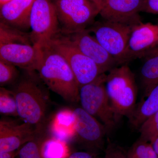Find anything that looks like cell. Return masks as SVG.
Instances as JSON below:
<instances>
[{
	"mask_svg": "<svg viewBox=\"0 0 158 158\" xmlns=\"http://www.w3.org/2000/svg\"><path fill=\"white\" fill-rule=\"evenodd\" d=\"M39 48L36 70L41 81L67 101H79L80 86L68 62L49 44Z\"/></svg>",
	"mask_w": 158,
	"mask_h": 158,
	"instance_id": "6da1fadb",
	"label": "cell"
},
{
	"mask_svg": "<svg viewBox=\"0 0 158 158\" xmlns=\"http://www.w3.org/2000/svg\"><path fill=\"white\" fill-rule=\"evenodd\" d=\"M35 0H11L0 6V22L20 31L30 29V15Z\"/></svg>",
	"mask_w": 158,
	"mask_h": 158,
	"instance_id": "9a60e30c",
	"label": "cell"
},
{
	"mask_svg": "<svg viewBox=\"0 0 158 158\" xmlns=\"http://www.w3.org/2000/svg\"><path fill=\"white\" fill-rule=\"evenodd\" d=\"M140 79L145 94L158 85V52L145 58L140 70Z\"/></svg>",
	"mask_w": 158,
	"mask_h": 158,
	"instance_id": "ac0fdd59",
	"label": "cell"
},
{
	"mask_svg": "<svg viewBox=\"0 0 158 158\" xmlns=\"http://www.w3.org/2000/svg\"><path fill=\"white\" fill-rule=\"evenodd\" d=\"M52 137L68 142L76 137L75 117L73 110L62 109L53 116L50 123Z\"/></svg>",
	"mask_w": 158,
	"mask_h": 158,
	"instance_id": "2e32d148",
	"label": "cell"
},
{
	"mask_svg": "<svg viewBox=\"0 0 158 158\" xmlns=\"http://www.w3.org/2000/svg\"><path fill=\"white\" fill-rule=\"evenodd\" d=\"M158 111V85L145 94L128 117L131 125L137 128Z\"/></svg>",
	"mask_w": 158,
	"mask_h": 158,
	"instance_id": "e0dca14e",
	"label": "cell"
},
{
	"mask_svg": "<svg viewBox=\"0 0 158 158\" xmlns=\"http://www.w3.org/2000/svg\"><path fill=\"white\" fill-rule=\"evenodd\" d=\"M39 133L27 123H20L13 120L0 121V153L16 151L27 142L36 138Z\"/></svg>",
	"mask_w": 158,
	"mask_h": 158,
	"instance_id": "7c38bea8",
	"label": "cell"
},
{
	"mask_svg": "<svg viewBox=\"0 0 158 158\" xmlns=\"http://www.w3.org/2000/svg\"><path fill=\"white\" fill-rule=\"evenodd\" d=\"M106 87L111 106L119 119L128 117L136 106L137 88L135 76L127 64L109 71Z\"/></svg>",
	"mask_w": 158,
	"mask_h": 158,
	"instance_id": "3957f363",
	"label": "cell"
},
{
	"mask_svg": "<svg viewBox=\"0 0 158 158\" xmlns=\"http://www.w3.org/2000/svg\"><path fill=\"white\" fill-rule=\"evenodd\" d=\"M43 158H68L70 155L67 142L56 138H48L42 142Z\"/></svg>",
	"mask_w": 158,
	"mask_h": 158,
	"instance_id": "d6986e66",
	"label": "cell"
},
{
	"mask_svg": "<svg viewBox=\"0 0 158 158\" xmlns=\"http://www.w3.org/2000/svg\"><path fill=\"white\" fill-rule=\"evenodd\" d=\"M16 151L9 152H4L0 153V158H15L18 155Z\"/></svg>",
	"mask_w": 158,
	"mask_h": 158,
	"instance_id": "f1b7e54d",
	"label": "cell"
},
{
	"mask_svg": "<svg viewBox=\"0 0 158 158\" xmlns=\"http://www.w3.org/2000/svg\"><path fill=\"white\" fill-rule=\"evenodd\" d=\"M144 0H105L99 14L103 19L134 26L142 23L139 13Z\"/></svg>",
	"mask_w": 158,
	"mask_h": 158,
	"instance_id": "8fae6325",
	"label": "cell"
},
{
	"mask_svg": "<svg viewBox=\"0 0 158 158\" xmlns=\"http://www.w3.org/2000/svg\"><path fill=\"white\" fill-rule=\"evenodd\" d=\"M65 35L82 53L96 63L103 73L109 72L118 65L116 60L102 46L95 37L90 35L88 29Z\"/></svg>",
	"mask_w": 158,
	"mask_h": 158,
	"instance_id": "30bf717a",
	"label": "cell"
},
{
	"mask_svg": "<svg viewBox=\"0 0 158 158\" xmlns=\"http://www.w3.org/2000/svg\"><path fill=\"white\" fill-rule=\"evenodd\" d=\"M149 142L158 156V135L154 137Z\"/></svg>",
	"mask_w": 158,
	"mask_h": 158,
	"instance_id": "f546056e",
	"label": "cell"
},
{
	"mask_svg": "<svg viewBox=\"0 0 158 158\" xmlns=\"http://www.w3.org/2000/svg\"><path fill=\"white\" fill-rule=\"evenodd\" d=\"M76 137L89 147L101 148L106 130L102 123L82 108L73 110Z\"/></svg>",
	"mask_w": 158,
	"mask_h": 158,
	"instance_id": "5bb4252c",
	"label": "cell"
},
{
	"mask_svg": "<svg viewBox=\"0 0 158 158\" xmlns=\"http://www.w3.org/2000/svg\"><path fill=\"white\" fill-rule=\"evenodd\" d=\"M106 77L102 74L93 81L81 86L79 100L82 109L99 119L108 132L114 128L118 119L107 93Z\"/></svg>",
	"mask_w": 158,
	"mask_h": 158,
	"instance_id": "277c9868",
	"label": "cell"
},
{
	"mask_svg": "<svg viewBox=\"0 0 158 158\" xmlns=\"http://www.w3.org/2000/svg\"><path fill=\"white\" fill-rule=\"evenodd\" d=\"M90 1L96 4L100 11L101 9L102 8L104 4L105 0H90Z\"/></svg>",
	"mask_w": 158,
	"mask_h": 158,
	"instance_id": "4dcf8cb0",
	"label": "cell"
},
{
	"mask_svg": "<svg viewBox=\"0 0 158 158\" xmlns=\"http://www.w3.org/2000/svg\"><path fill=\"white\" fill-rule=\"evenodd\" d=\"M12 42L32 44L30 33L20 31L0 22V44Z\"/></svg>",
	"mask_w": 158,
	"mask_h": 158,
	"instance_id": "ffe728a7",
	"label": "cell"
},
{
	"mask_svg": "<svg viewBox=\"0 0 158 158\" xmlns=\"http://www.w3.org/2000/svg\"><path fill=\"white\" fill-rule=\"evenodd\" d=\"M26 74L18 82L14 92L18 116L40 132L45 120L47 108V95L39 75L34 71Z\"/></svg>",
	"mask_w": 158,
	"mask_h": 158,
	"instance_id": "7a4b0ae2",
	"label": "cell"
},
{
	"mask_svg": "<svg viewBox=\"0 0 158 158\" xmlns=\"http://www.w3.org/2000/svg\"><path fill=\"white\" fill-rule=\"evenodd\" d=\"M68 158H101L93 153L86 152H76L70 154Z\"/></svg>",
	"mask_w": 158,
	"mask_h": 158,
	"instance_id": "83f0119b",
	"label": "cell"
},
{
	"mask_svg": "<svg viewBox=\"0 0 158 158\" xmlns=\"http://www.w3.org/2000/svg\"><path fill=\"white\" fill-rule=\"evenodd\" d=\"M48 44L68 62L80 87L93 81L103 73L96 63L82 53L66 35L59 33Z\"/></svg>",
	"mask_w": 158,
	"mask_h": 158,
	"instance_id": "52a82bcc",
	"label": "cell"
},
{
	"mask_svg": "<svg viewBox=\"0 0 158 158\" xmlns=\"http://www.w3.org/2000/svg\"><path fill=\"white\" fill-rule=\"evenodd\" d=\"M141 12L158 15V0H144Z\"/></svg>",
	"mask_w": 158,
	"mask_h": 158,
	"instance_id": "4316f807",
	"label": "cell"
},
{
	"mask_svg": "<svg viewBox=\"0 0 158 158\" xmlns=\"http://www.w3.org/2000/svg\"><path fill=\"white\" fill-rule=\"evenodd\" d=\"M158 52V24L141 23L134 26L127 47L129 62Z\"/></svg>",
	"mask_w": 158,
	"mask_h": 158,
	"instance_id": "9c48e42d",
	"label": "cell"
},
{
	"mask_svg": "<svg viewBox=\"0 0 158 158\" xmlns=\"http://www.w3.org/2000/svg\"><path fill=\"white\" fill-rule=\"evenodd\" d=\"M61 33L69 35L93 24L100 10L90 0H56L54 2Z\"/></svg>",
	"mask_w": 158,
	"mask_h": 158,
	"instance_id": "5b68a950",
	"label": "cell"
},
{
	"mask_svg": "<svg viewBox=\"0 0 158 158\" xmlns=\"http://www.w3.org/2000/svg\"><path fill=\"white\" fill-rule=\"evenodd\" d=\"M0 113L3 115L18 116L14 92L3 87L0 88Z\"/></svg>",
	"mask_w": 158,
	"mask_h": 158,
	"instance_id": "44dd1931",
	"label": "cell"
},
{
	"mask_svg": "<svg viewBox=\"0 0 158 158\" xmlns=\"http://www.w3.org/2000/svg\"><path fill=\"white\" fill-rule=\"evenodd\" d=\"M133 27L103 19L88 29L118 65L129 62L127 47Z\"/></svg>",
	"mask_w": 158,
	"mask_h": 158,
	"instance_id": "8992f818",
	"label": "cell"
},
{
	"mask_svg": "<svg viewBox=\"0 0 158 158\" xmlns=\"http://www.w3.org/2000/svg\"><path fill=\"white\" fill-rule=\"evenodd\" d=\"M42 142L37 141L36 138L27 142L20 148L19 158H43L41 152Z\"/></svg>",
	"mask_w": 158,
	"mask_h": 158,
	"instance_id": "d4e9b609",
	"label": "cell"
},
{
	"mask_svg": "<svg viewBox=\"0 0 158 158\" xmlns=\"http://www.w3.org/2000/svg\"><path fill=\"white\" fill-rule=\"evenodd\" d=\"M129 158H158L150 142L139 139L128 151Z\"/></svg>",
	"mask_w": 158,
	"mask_h": 158,
	"instance_id": "7402d4cb",
	"label": "cell"
},
{
	"mask_svg": "<svg viewBox=\"0 0 158 158\" xmlns=\"http://www.w3.org/2000/svg\"><path fill=\"white\" fill-rule=\"evenodd\" d=\"M40 48L32 44L12 42L0 44V60L27 71H36Z\"/></svg>",
	"mask_w": 158,
	"mask_h": 158,
	"instance_id": "4fadbf2b",
	"label": "cell"
},
{
	"mask_svg": "<svg viewBox=\"0 0 158 158\" xmlns=\"http://www.w3.org/2000/svg\"><path fill=\"white\" fill-rule=\"evenodd\" d=\"M19 71L15 65L0 60V85L1 87L15 81Z\"/></svg>",
	"mask_w": 158,
	"mask_h": 158,
	"instance_id": "cb8c5ba5",
	"label": "cell"
},
{
	"mask_svg": "<svg viewBox=\"0 0 158 158\" xmlns=\"http://www.w3.org/2000/svg\"><path fill=\"white\" fill-rule=\"evenodd\" d=\"M103 158H129L127 152L118 145L109 142L105 150Z\"/></svg>",
	"mask_w": 158,
	"mask_h": 158,
	"instance_id": "484cf974",
	"label": "cell"
},
{
	"mask_svg": "<svg viewBox=\"0 0 158 158\" xmlns=\"http://www.w3.org/2000/svg\"><path fill=\"white\" fill-rule=\"evenodd\" d=\"M140 139L149 141L158 135V111L144 122L139 127Z\"/></svg>",
	"mask_w": 158,
	"mask_h": 158,
	"instance_id": "603a6c76",
	"label": "cell"
},
{
	"mask_svg": "<svg viewBox=\"0 0 158 158\" xmlns=\"http://www.w3.org/2000/svg\"><path fill=\"white\" fill-rule=\"evenodd\" d=\"M11 0H0V6L3 5V4H5V3L8 2Z\"/></svg>",
	"mask_w": 158,
	"mask_h": 158,
	"instance_id": "1f68e13d",
	"label": "cell"
},
{
	"mask_svg": "<svg viewBox=\"0 0 158 158\" xmlns=\"http://www.w3.org/2000/svg\"><path fill=\"white\" fill-rule=\"evenodd\" d=\"M30 37L39 48L47 45L61 32L56 8L50 0H35L30 15Z\"/></svg>",
	"mask_w": 158,
	"mask_h": 158,
	"instance_id": "ba28073f",
	"label": "cell"
}]
</instances>
